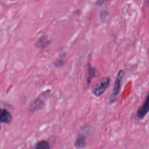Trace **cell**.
<instances>
[{"label":"cell","mask_w":149,"mask_h":149,"mask_svg":"<svg viewBox=\"0 0 149 149\" xmlns=\"http://www.w3.org/2000/svg\"><path fill=\"white\" fill-rule=\"evenodd\" d=\"M110 83V79L108 77H104L97 82L93 87V93L97 97L101 96L104 93Z\"/></svg>","instance_id":"6da1fadb"},{"label":"cell","mask_w":149,"mask_h":149,"mask_svg":"<svg viewBox=\"0 0 149 149\" xmlns=\"http://www.w3.org/2000/svg\"><path fill=\"white\" fill-rule=\"evenodd\" d=\"M123 74H124V72L122 70H119V72L118 73V74L116 76V77L115 79V81L114 83L113 87L112 94L111 95V97L110 98L111 103H112L115 101L114 100H116L118 94L119 93L120 87H121L122 80Z\"/></svg>","instance_id":"7a4b0ae2"},{"label":"cell","mask_w":149,"mask_h":149,"mask_svg":"<svg viewBox=\"0 0 149 149\" xmlns=\"http://www.w3.org/2000/svg\"><path fill=\"white\" fill-rule=\"evenodd\" d=\"M12 121V116L7 109L0 108V123L9 124Z\"/></svg>","instance_id":"3957f363"},{"label":"cell","mask_w":149,"mask_h":149,"mask_svg":"<svg viewBox=\"0 0 149 149\" xmlns=\"http://www.w3.org/2000/svg\"><path fill=\"white\" fill-rule=\"evenodd\" d=\"M148 96L146 97V99L137 112V116L139 119H143L148 112Z\"/></svg>","instance_id":"277c9868"},{"label":"cell","mask_w":149,"mask_h":149,"mask_svg":"<svg viewBox=\"0 0 149 149\" xmlns=\"http://www.w3.org/2000/svg\"><path fill=\"white\" fill-rule=\"evenodd\" d=\"M86 144V140L84 135L79 134L74 142L75 147L78 149H81L85 147Z\"/></svg>","instance_id":"5b68a950"},{"label":"cell","mask_w":149,"mask_h":149,"mask_svg":"<svg viewBox=\"0 0 149 149\" xmlns=\"http://www.w3.org/2000/svg\"><path fill=\"white\" fill-rule=\"evenodd\" d=\"M43 105L44 103L42 102V101L41 99H40L39 98H36L35 100L32 101L31 102L30 104V109L31 111L40 109L42 108Z\"/></svg>","instance_id":"8992f818"},{"label":"cell","mask_w":149,"mask_h":149,"mask_svg":"<svg viewBox=\"0 0 149 149\" xmlns=\"http://www.w3.org/2000/svg\"><path fill=\"white\" fill-rule=\"evenodd\" d=\"M36 149H50V145L47 140H41L36 144Z\"/></svg>","instance_id":"52a82bcc"},{"label":"cell","mask_w":149,"mask_h":149,"mask_svg":"<svg viewBox=\"0 0 149 149\" xmlns=\"http://www.w3.org/2000/svg\"><path fill=\"white\" fill-rule=\"evenodd\" d=\"M95 73H96V70H95V69L90 66V67L88 68V84H90V83L91 82V79L93 78V77H94V76H95Z\"/></svg>","instance_id":"ba28073f"}]
</instances>
